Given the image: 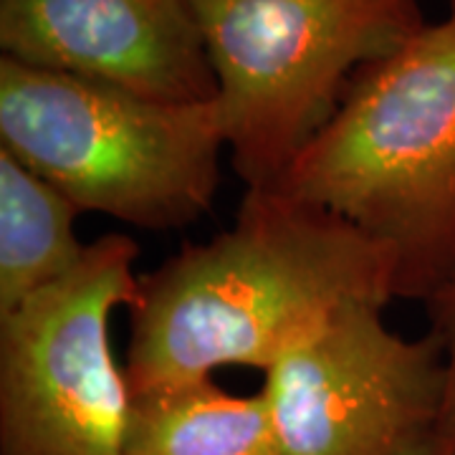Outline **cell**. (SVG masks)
Segmentation results:
<instances>
[{"mask_svg": "<svg viewBox=\"0 0 455 455\" xmlns=\"http://www.w3.org/2000/svg\"><path fill=\"white\" fill-rule=\"evenodd\" d=\"M392 299L385 245L276 188H245L233 226L140 276L124 374L132 395L223 367L266 374L339 311Z\"/></svg>", "mask_w": 455, "mask_h": 455, "instance_id": "cell-1", "label": "cell"}, {"mask_svg": "<svg viewBox=\"0 0 455 455\" xmlns=\"http://www.w3.org/2000/svg\"><path fill=\"white\" fill-rule=\"evenodd\" d=\"M268 188L385 245L397 299L427 304L443 291L455 276V11L357 71Z\"/></svg>", "mask_w": 455, "mask_h": 455, "instance_id": "cell-2", "label": "cell"}, {"mask_svg": "<svg viewBox=\"0 0 455 455\" xmlns=\"http://www.w3.org/2000/svg\"><path fill=\"white\" fill-rule=\"evenodd\" d=\"M0 149L82 212L180 230L211 212L228 142L218 99L163 101L3 56Z\"/></svg>", "mask_w": 455, "mask_h": 455, "instance_id": "cell-3", "label": "cell"}, {"mask_svg": "<svg viewBox=\"0 0 455 455\" xmlns=\"http://www.w3.org/2000/svg\"><path fill=\"white\" fill-rule=\"evenodd\" d=\"M218 84L235 175L274 185L355 74L427 26L420 0H185Z\"/></svg>", "mask_w": 455, "mask_h": 455, "instance_id": "cell-4", "label": "cell"}, {"mask_svg": "<svg viewBox=\"0 0 455 455\" xmlns=\"http://www.w3.org/2000/svg\"><path fill=\"white\" fill-rule=\"evenodd\" d=\"M140 245L104 233L82 263L0 319V455H127L132 390L112 316L140 293Z\"/></svg>", "mask_w": 455, "mask_h": 455, "instance_id": "cell-5", "label": "cell"}, {"mask_svg": "<svg viewBox=\"0 0 455 455\" xmlns=\"http://www.w3.org/2000/svg\"><path fill=\"white\" fill-rule=\"evenodd\" d=\"M379 307H349L263 374L283 455H433L445 347L403 337Z\"/></svg>", "mask_w": 455, "mask_h": 455, "instance_id": "cell-6", "label": "cell"}, {"mask_svg": "<svg viewBox=\"0 0 455 455\" xmlns=\"http://www.w3.org/2000/svg\"><path fill=\"white\" fill-rule=\"evenodd\" d=\"M3 56L163 101H212L218 84L185 0H0Z\"/></svg>", "mask_w": 455, "mask_h": 455, "instance_id": "cell-7", "label": "cell"}, {"mask_svg": "<svg viewBox=\"0 0 455 455\" xmlns=\"http://www.w3.org/2000/svg\"><path fill=\"white\" fill-rule=\"evenodd\" d=\"M127 455H283L263 390L233 395L215 379L132 395Z\"/></svg>", "mask_w": 455, "mask_h": 455, "instance_id": "cell-8", "label": "cell"}, {"mask_svg": "<svg viewBox=\"0 0 455 455\" xmlns=\"http://www.w3.org/2000/svg\"><path fill=\"white\" fill-rule=\"evenodd\" d=\"M82 211L0 149V319L66 278L86 245L76 235Z\"/></svg>", "mask_w": 455, "mask_h": 455, "instance_id": "cell-9", "label": "cell"}, {"mask_svg": "<svg viewBox=\"0 0 455 455\" xmlns=\"http://www.w3.org/2000/svg\"><path fill=\"white\" fill-rule=\"evenodd\" d=\"M425 307L430 314V329L438 334L445 347V374H448L445 405L440 415L433 455H455V276Z\"/></svg>", "mask_w": 455, "mask_h": 455, "instance_id": "cell-10", "label": "cell"}, {"mask_svg": "<svg viewBox=\"0 0 455 455\" xmlns=\"http://www.w3.org/2000/svg\"><path fill=\"white\" fill-rule=\"evenodd\" d=\"M451 11H455V0H451Z\"/></svg>", "mask_w": 455, "mask_h": 455, "instance_id": "cell-11", "label": "cell"}]
</instances>
